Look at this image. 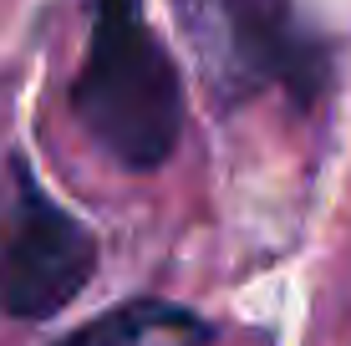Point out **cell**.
Segmentation results:
<instances>
[{
	"instance_id": "obj_1",
	"label": "cell",
	"mask_w": 351,
	"mask_h": 346,
	"mask_svg": "<svg viewBox=\"0 0 351 346\" xmlns=\"http://www.w3.org/2000/svg\"><path fill=\"white\" fill-rule=\"evenodd\" d=\"M66 102L97 153L128 173H158L178 153L189 97L173 51L143 16V0H92L87 56Z\"/></svg>"
},
{
	"instance_id": "obj_2",
	"label": "cell",
	"mask_w": 351,
	"mask_h": 346,
	"mask_svg": "<svg viewBox=\"0 0 351 346\" xmlns=\"http://www.w3.org/2000/svg\"><path fill=\"white\" fill-rule=\"evenodd\" d=\"M178 16L219 92L250 97L280 87L295 107H311L331 87V46L295 16L290 0H178Z\"/></svg>"
},
{
	"instance_id": "obj_3",
	"label": "cell",
	"mask_w": 351,
	"mask_h": 346,
	"mask_svg": "<svg viewBox=\"0 0 351 346\" xmlns=\"http://www.w3.org/2000/svg\"><path fill=\"white\" fill-rule=\"evenodd\" d=\"M10 178L16 204L0 234V311L16 321H51L92 285L102 260L97 234L36 184L26 158L10 163Z\"/></svg>"
},
{
	"instance_id": "obj_4",
	"label": "cell",
	"mask_w": 351,
	"mask_h": 346,
	"mask_svg": "<svg viewBox=\"0 0 351 346\" xmlns=\"http://www.w3.org/2000/svg\"><path fill=\"white\" fill-rule=\"evenodd\" d=\"M214 326L193 316L178 301H158V295H132L123 306H107L102 316L82 321L66 331L56 346H209Z\"/></svg>"
}]
</instances>
